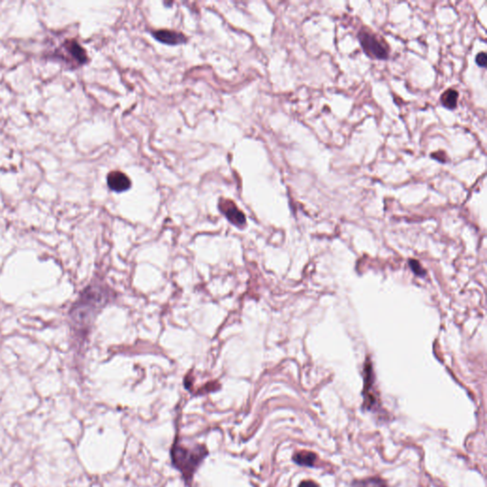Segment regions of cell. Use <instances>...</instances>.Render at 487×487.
Masks as SVG:
<instances>
[{"mask_svg": "<svg viewBox=\"0 0 487 487\" xmlns=\"http://www.w3.org/2000/svg\"><path fill=\"white\" fill-rule=\"evenodd\" d=\"M62 46L65 52V59L73 62L74 64H76V66L83 65L88 61L86 50L80 46L79 43L76 40H67Z\"/></svg>", "mask_w": 487, "mask_h": 487, "instance_id": "cell-3", "label": "cell"}, {"mask_svg": "<svg viewBox=\"0 0 487 487\" xmlns=\"http://www.w3.org/2000/svg\"><path fill=\"white\" fill-rule=\"evenodd\" d=\"M299 487H318V486L312 481H305L300 485Z\"/></svg>", "mask_w": 487, "mask_h": 487, "instance_id": "cell-12", "label": "cell"}, {"mask_svg": "<svg viewBox=\"0 0 487 487\" xmlns=\"http://www.w3.org/2000/svg\"><path fill=\"white\" fill-rule=\"evenodd\" d=\"M107 181L109 189L116 192H123L131 187V182L129 177L119 170L109 172Z\"/></svg>", "mask_w": 487, "mask_h": 487, "instance_id": "cell-5", "label": "cell"}, {"mask_svg": "<svg viewBox=\"0 0 487 487\" xmlns=\"http://www.w3.org/2000/svg\"><path fill=\"white\" fill-rule=\"evenodd\" d=\"M206 453L205 448L202 447L189 449L175 446L172 449V460L185 477L190 478Z\"/></svg>", "mask_w": 487, "mask_h": 487, "instance_id": "cell-1", "label": "cell"}, {"mask_svg": "<svg viewBox=\"0 0 487 487\" xmlns=\"http://www.w3.org/2000/svg\"><path fill=\"white\" fill-rule=\"evenodd\" d=\"M219 208L226 217L229 219V221L235 226L242 227L246 225V217L244 213L237 208L233 201H230L229 199H221Z\"/></svg>", "mask_w": 487, "mask_h": 487, "instance_id": "cell-4", "label": "cell"}, {"mask_svg": "<svg viewBox=\"0 0 487 487\" xmlns=\"http://www.w3.org/2000/svg\"><path fill=\"white\" fill-rule=\"evenodd\" d=\"M487 53H486L485 51L480 52V53L478 54L477 56H476V63H477L478 65H479L480 67L485 68V67L487 66Z\"/></svg>", "mask_w": 487, "mask_h": 487, "instance_id": "cell-11", "label": "cell"}, {"mask_svg": "<svg viewBox=\"0 0 487 487\" xmlns=\"http://www.w3.org/2000/svg\"><path fill=\"white\" fill-rule=\"evenodd\" d=\"M358 39L366 54L374 59H388L389 52L385 42L368 29H362L358 32Z\"/></svg>", "mask_w": 487, "mask_h": 487, "instance_id": "cell-2", "label": "cell"}, {"mask_svg": "<svg viewBox=\"0 0 487 487\" xmlns=\"http://www.w3.org/2000/svg\"><path fill=\"white\" fill-rule=\"evenodd\" d=\"M353 487H387V484L380 478H369L363 481H356Z\"/></svg>", "mask_w": 487, "mask_h": 487, "instance_id": "cell-9", "label": "cell"}, {"mask_svg": "<svg viewBox=\"0 0 487 487\" xmlns=\"http://www.w3.org/2000/svg\"><path fill=\"white\" fill-rule=\"evenodd\" d=\"M317 456L310 451H301L294 455L293 460L296 464L305 467H313Z\"/></svg>", "mask_w": 487, "mask_h": 487, "instance_id": "cell-8", "label": "cell"}, {"mask_svg": "<svg viewBox=\"0 0 487 487\" xmlns=\"http://www.w3.org/2000/svg\"><path fill=\"white\" fill-rule=\"evenodd\" d=\"M152 35L155 39L169 45L183 44L187 41V37L180 31L173 30H157L152 31Z\"/></svg>", "mask_w": 487, "mask_h": 487, "instance_id": "cell-6", "label": "cell"}, {"mask_svg": "<svg viewBox=\"0 0 487 487\" xmlns=\"http://www.w3.org/2000/svg\"><path fill=\"white\" fill-rule=\"evenodd\" d=\"M458 98H459L458 90H454V89H448L442 94L441 102L445 108L454 109L457 107Z\"/></svg>", "mask_w": 487, "mask_h": 487, "instance_id": "cell-7", "label": "cell"}, {"mask_svg": "<svg viewBox=\"0 0 487 487\" xmlns=\"http://www.w3.org/2000/svg\"><path fill=\"white\" fill-rule=\"evenodd\" d=\"M409 265L410 267L412 268V270L418 274V275H424L425 274V270L423 269V268L421 267V265L418 263L417 261L415 260H410L409 261Z\"/></svg>", "mask_w": 487, "mask_h": 487, "instance_id": "cell-10", "label": "cell"}]
</instances>
